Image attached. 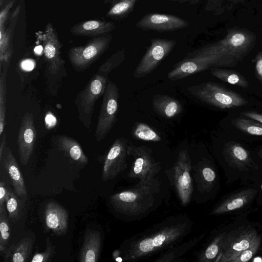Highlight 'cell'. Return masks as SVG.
I'll use <instances>...</instances> for the list:
<instances>
[{
	"label": "cell",
	"mask_w": 262,
	"mask_h": 262,
	"mask_svg": "<svg viewBox=\"0 0 262 262\" xmlns=\"http://www.w3.org/2000/svg\"><path fill=\"white\" fill-rule=\"evenodd\" d=\"M191 227L190 221L183 218L163 222L127 242L123 260H137L155 254L181 239L189 232Z\"/></svg>",
	"instance_id": "6da1fadb"
},
{
	"label": "cell",
	"mask_w": 262,
	"mask_h": 262,
	"mask_svg": "<svg viewBox=\"0 0 262 262\" xmlns=\"http://www.w3.org/2000/svg\"><path fill=\"white\" fill-rule=\"evenodd\" d=\"M219 160L227 185L239 182L247 186L262 179V167L249 150L236 141H229L223 144Z\"/></svg>",
	"instance_id": "7a4b0ae2"
},
{
	"label": "cell",
	"mask_w": 262,
	"mask_h": 262,
	"mask_svg": "<svg viewBox=\"0 0 262 262\" xmlns=\"http://www.w3.org/2000/svg\"><path fill=\"white\" fill-rule=\"evenodd\" d=\"M261 231L259 223L247 220V214L238 215L228 225L222 252L215 262H232L250 246Z\"/></svg>",
	"instance_id": "3957f363"
},
{
	"label": "cell",
	"mask_w": 262,
	"mask_h": 262,
	"mask_svg": "<svg viewBox=\"0 0 262 262\" xmlns=\"http://www.w3.org/2000/svg\"><path fill=\"white\" fill-rule=\"evenodd\" d=\"M155 182L151 184L136 185L135 187L110 196V203L114 210L127 216L137 215L145 212L155 201Z\"/></svg>",
	"instance_id": "277c9868"
},
{
	"label": "cell",
	"mask_w": 262,
	"mask_h": 262,
	"mask_svg": "<svg viewBox=\"0 0 262 262\" xmlns=\"http://www.w3.org/2000/svg\"><path fill=\"white\" fill-rule=\"evenodd\" d=\"M110 72L101 65L85 87L77 95L75 103L78 118L88 129H91L92 118L96 101L103 96Z\"/></svg>",
	"instance_id": "5b68a950"
},
{
	"label": "cell",
	"mask_w": 262,
	"mask_h": 262,
	"mask_svg": "<svg viewBox=\"0 0 262 262\" xmlns=\"http://www.w3.org/2000/svg\"><path fill=\"white\" fill-rule=\"evenodd\" d=\"M188 90L201 101L221 109L243 106L248 103L241 95L214 82H203L190 86Z\"/></svg>",
	"instance_id": "8992f818"
},
{
	"label": "cell",
	"mask_w": 262,
	"mask_h": 262,
	"mask_svg": "<svg viewBox=\"0 0 262 262\" xmlns=\"http://www.w3.org/2000/svg\"><path fill=\"white\" fill-rule=\"evenodd\" d=\"M257 186L252 184L226 194L215 206L210 214L215 215L249 213L250 209L256 203Z\"/></svg>",
	"instance_id": "52a82bcc"
},
{
	"label": "cell",
	"mask_w": 262,
	"mask_h": 262,
	"mask_svg": "<svg viewBox=\"0 0 262 262\" xmlns=\"http://www.w3.org/2000/svg\"><path fill=\"white\" fill-rule=\"evenodd\" d=\"M128 156H132L133 158V164L128 176L133 179H138L139 181L137 185L154 183L155 177L161 168L159 164L152 158L150 149L143 145L136 146L129 144Z\"/></svg>",
	"instance_id": "ba28073f"
},
{
	"label": "cell",
	"mask_w": 262,
	"mask_h": 262,
	"mask_svg": "<svg viewBox=\"0 0 262 262\" xmlns=\"http://www.w3.org/2000/svg\"><path fill=\"white\" fill-rule=\"evenodd\" d=\"M119 97L117 85L108 80L95 132V137L98 142L101 141L105 138L116 122Z\"/></svg>",
	"instance_id": "9c48e42d"
},
{
	"label": "cell",
	"mask_w": 262,
	"mask_h": 262,
	"mask_svg": "<svg viewBox=\"0 0 262 262\" xmlns=\"http://www.w3.org/2000/svg\"><path fill=\"white\" fill-rule=\"evenodd\" d=\"M112 37L110 34L93 38L83 46L71 48L69 61L77 71H83L97 60L107 49Z\"/></svg>",
	"instance_id": "30bf717a"
},
{
	"label": "cell",
	"mask_w": 262,
	"mask_h": 262,
	"mask_svg": "<svg viewBox=\"0 0 262 262\" xmlns=\"http://www.w3.org/2000/svg\"><path fill=\"white\" fill-rule=\"evenodd\" d=\"M254 43V36L243 30L229 31L221 41L215 43L221 52L234 65L250 51Z\"/></svg>",
	"instance_id": "8fae6325"
},
{
	"label": "cell",
	"mask_w": 262,
	"mask_h": 262,
	"mask_svg": "<svg viewBox=\"0 0 262 262\" xmlns=\"http://www.w3.org/2000/svg\"><path fill=\"white\" fill-rule=\"evenodd\" d=\"M176 44L173 40L154 39L137 66L133 76L139 78L151 73L166 58Z\"/></svg>",
	"instance_id": "7c38bea8"
},
{
	"label": "cell",
	"mask_w": 262,
	"mask_h": 262,
	"mask_svg": "<svg viewBox=\"0 0 262 262\" xmlns=\"http://www.w3.org/2000/svg\"><path fill=\"white\" fill-rule=\"evenodd\" d=\"M128 146L127 140L124 137L114 141L104 158L102 171L103 181L114 179L126 168Z\"/></svg>",
	"instance_id": "4fadbf2b"
},
{
	"label": "cell",
	"mask_w": 262,
	"mask_h": 262,
	"mask_svg": "<svg viewBox=\"0 0 262 262\" xmlns=\"http://www.w3.org/2000/svg\"><path fill=\"white\" fill-rule=\"evenodd\" d=\"M191 160L186 150L180 151L174 167V184L179 198L183 205L190 202L193 191L190 176Z\"/></svg>",
	"instance_id": "5bb4252c"
},
{
	"label": "cell",
	"mask_w": 262,
	"mask_h": 262,
	"mask_svg": "<svg viewBox=\"0 0 262 262\" xmlns=\"http://www.w3.org/2000/svg\"><path fill=\"white\" fill-rule=\"evenodd\" d=\"M41 39L48 70L50 74L57 75L63 68L65 62L60 55L61 45L57 33L50 23L46 25Z\"/></svg>",
	"instance_id": "9a60e30c"
},
{
	"label": "cell",
	"mask_w": 262,
	"mask_h": 262,
	"mask_svg": "<svg viewBox=\"0 0 262 262\" xmlns=\"http://www.w3.org/2000/svg\"><path fill=\"white\" fill-rule=\"evenodd\" d=\"M36 136L33 115L27 112L22 118L17 136L18 154L23 165L28 163L32 154Z\"/></svg>",
	"instance_id": "2e32d148"
},
{
	"label": "cell",
	"mask_w": 262,
	"mask_h": 262,
	"mask_svg": "<svg viewBox=\"0 0 262 262\" xmlns=\"http://www.w3.org/2000/svg\"><path fill=\"white\" fill-rule=\"evenodd\" d=\"M187 21L180 17L169 14L151 13L142 18L136 24L142 30L172 31L186 27Z\"/></svg>",
	"instance_id": "e0dca14e"
},
{
	"label": "cell",
	"mask_w": 262,
	"mask_h": 262,
	"mask_svg": "<svg viewBox=\"0 0 262 262\" xmlns=\"http://www.w3.org/2000/svg\"><path fill=\"white\" fill-rule=\"evenodd\" d=\"M45 220L47 227L57 235L67 231L69 216L67 210L59 204L50 202L45 208Z\"/></svg>",
	"instance_id": "ac0fdd59"
},
{
	"label": "cell",
	"mask_w": 262,
	"mask_h": 262,
	"mask_svg": "<svg viewBox=\"0 0 262 262\" xmlns=\"http://www.w3.org/2000/svg\"><path fill=\"white\" fill-rule=\"evenodd\" d=\"M11 181L14 191L19 196L26 198L27 191L18 163L9 147L7 145L1 161Z\"/></svg>",
	"instance_id": "d6986e66"
},
{
	"label": "cell",
	"mask_w": 262,
	"mask_h": 262,
	"mask_svg": "<svg viewBox=\"0 0 262 262\" xmlns=\"http://www.w3.org/2000/svg\"><path fill=\"white\" fill-rule=\"evenodd\" d=\"M100 232L88 229L85 233L82 246L79 252L80 262H97L99 260L101 249Z\"/></svg>",
	"instance_id": "ffe728a7"
},
{
	"label": "cell",
	"mask_w": 262,
	"mask_h": 262,
	"mask_svg": "<svg viewBox=\"0 0 262 262\" xmlns=\"http://www.w3.org/2000/svg\"><path fill=\"white\" fill-rule=\"evenodd\" d=\"M199 175L201 190L212 195L216 193L220 185L214 163L209 159H203Z\"/></svg>",
	"instance_id": "44dd1931"
},
{
	"label": "cell",
	"mask_w": 262,
	"mask_h": 262,
	"mask_svg": "<svg viewBox=\"0 0 262 262\" xmlns=\"http://www.w3.org/2000/svg\"><path fill=\"white\" fill-rule=\"evenodd\" d=\"M152 105L156 113L167 119L177 117L183 111V106L179 100L166 95H155Z\"/></svg>",
	"instance_id": "7402d4cb"
},
{
	"label": "cell",
	"mask_w": 262,
	"mask_h": 262,
	"mask_svg": "<svg viewBox=\"0 0 262 262\" xmlns=\"http://www.w3.org/2000/svg\"><path fill=\"white\" fill-rule=\"evenodd\" d=\"M115 28V25L113 22L91 20L73 26L70 32L75 35L92 36L109 33Z\"/></svg>",
	"instance_id": "603a6c76"
},
{
	"label": "cell",
	"mask_w": 262,
	"mask_h": 262,
	"mask_svg": "<svg viewBox=\"0 0 262 262\" xmlns=\"http://www.w3.org/2000/svg\"><path fill=\"white\" fill-rule=\"evenodd\" d=\"M228 225L217 230L210 241L200 252L198 261L200 262H215L220 255L223 247L225 235Z\"/></svg>",
	"instance_id": "cb8c5ba5"
},
{
	"label": "cell",
	"mask_w": 262,
	"mask_h": 262,
	"mask_svg": "<svg viewBox=\"0 0 262 262\" xmlns=\"http://www.w3.org/2000/svg\"><path fill=\"white\" fill-rule=\"evenodd\" d=\"M58 149L69 158L80 164H86L88 159L79 143L75 139L64 135L57 137Z\"/></svg>",
	"instance_id": "d4e9b609"
},
{
	"label": "cell",
	"mask_w": 262,
	"mask_h": 262,
	"mask_svg": "<svg viewBox=\"0 0 262 262\" xmlns=\"http://www.w3.org/2000/svg\"><path fill=\"white\" fill-rule=\"evenodd\" d=\"M33 247L31 238L25 237L16 244L10 246L4 252L5 261L26 262L28 261Z\"/></svg>",
	"instance_id": "484cf974"
},
{
	"label": "cell",
	"mask_w": 262,
	"mask_h": 262,
	"mask_svg": "<svg viewBox=\"0 0 262 262\" xmlns=\"http://www.w3.org/2000/svg\"><path fill=\"white\" fill-rule=\"evenodd\" d=\"M211 74L228 84L246 88L249 85L247 79L239 73L231 70L212 68Z\"/></svg>",
	"instance_id": "4316f807"
},
{
	"label": "cell",
	"mask_w": 262,
	"mask_h": 262,
	"mask_svg": "<svg viewBox=\"0 0 262 262\" xmlns=\"http://www.w3.org/2000/svg\"><path fill=\"white\" fill-rule=\"evenodd\" d=\"M204 234H201L189 240L188 242L179 246L172 248L165 253H162L155 261L158 262L172 261L184 254L187 251L192 248L204 237Z\"/></svg>",
	"instance_id": "83f0119b"
},
{
	"label": "cell",
	"mask_w": 262,
	"mask_h": 262,
	"mask_svg": "<svg viewBox=\"0 0 262 262\" xmlns=\"http://www.w3.org/2000/svg\"><path fill=\"white\" fill-rule=\"evenodd\" d=\"M10 62L4 63L0 69V137L3 135L6 125V76Z\"/></svg>",
	"instance_id": "f1b7e54d"
},
{
	"label": "cell",
	"mask_w": 262,
	"mask_h": 262,
	"mask_svg": "<svg viewBox=\"0 0 262 262\" xmlns=\"http://www.w3.org/2000/svg\"><path fill=\"white\" fill-rule=\"evenodd\" d=\"M132 135L136 139L147 142H160L161 138L151 127L143 122H136L132 131Z\"/></svg>",
	"instance_id": "f546056e"
},
{
	"label": "cell",
	"mask_w": 262,
	"mask_h": 262,
	"mask_svg": "<svg viewBox=\"0 0 262 262\" xmlns=\"http://www.w3.org/2000/svg\"><path fill=\"white\" fill-rule=\"evenodd\" d=\"M11 32V30L8 29L5 31L3 28L1 27L0 69L4 63L10 62L13 54Z\"/></svg>",
	"instance_id": "4dcf8cb0"
},
{
	"label": "cell",
	"mask_w": 262,
	"mask_h": 262,
	"mask_svg": "<svg viewBox=\"0 0 262 262\" xmlns=\"http://www.w3.org/2000/svg\"><path fill=\"white\" fill-rule=\"evenodd\" d=\"M231 123L235 128L245 134L262 136V123L257 121L236 118L232 120Z\"/></svg>",
	"instance_id": "1f68e13d"
},
{
	"label": "cell",
	"mask_w": 262,
	"mask_h": 262,
	"mask_svg": "<svg viewBox=\"0 0 262 262\" xmlns=\"http://www.w3.org/2000/svg\"><path fill=\"white\" fill-rule=\"evenodd\" d=\"M18 197L15 192L10 190L6 200V207L12 222L18 221L21 215V203Z\"/></svg>",
	"instance_id": "d6a6232c"
},
{
	"label": "cell",
	"mask_w": 262,
	"mask_h": 262,
	"mask_svg": "<svg viewBox=\"0 0 262 262\" xmlns=\"http://www.w3.org/2000/svg\"><path fill=\"white\" fill-rule=\"evenodd\" d=\"M137 0H120L113 5L107 15L113 18L124 16L132 11Z\"/></svg>",
	"instance_id": "836d02e7"
},
{
	"label": "cell",
	"mask_w": 262,
	"mask_h": 262,
	"mask_svg": "<svg viewBox=\"0 0 262 262\" xmlns=\"http://www.w3.org/2000/svg\"><path fill=\"white\" fill-rule=\"evenodd\" d=\"M261 250L262 231L250 246L236 257L232 262L249 261Z\"/></svg>",
	"instance_id": "e575fe53"
},
{
	"label": "cell",
	"mask_w": 262,
	"mask_h": 262,
	"mask_svg": "<svg viewBox=\"0 0 262 262\" xmlns=\"http://www.w3.org/2000/svg\"><path fill=\"white\" fill-rule=\"evenodd\" d=\"M0 251L4 252L7 248L10 237V227L6 212L0 213Z\"/></svg>",
	"instance_id": "d590c367"
},
{
	"label": "cell",
	"mask_w": 262,
	"mask_h": 262,
	"mask_svg": "<svg viewBox=\"0 0 262 262\" xmlns=\"http://www.w3.org/2000/svg\"><path fill=\"white\" fill-rule=\"evenodd\" d=\"M55 254V247L48 237L46 239V247L45 251L39 252L36 249L34 256L31 260V262H48Z\"/></svg>",
	"instance_id": "8d00e7d4"
},
{
	"label": "cell",
	"mask_w": 262,
	"mask_h": 262,
	"mask_svg": "<svg viewBox=\"0 0 262 262\" xmlns=\"http://www.w3.org/2000/svg\"><path fill=\"white\" fill-rule=\"evenodd\" d=\"M10 189H8L3 181L0 182V213L6 212V200L9 194Z\"/></svg>",
	"instance_id": "74e56055"
},
{
	"label": "cell",
	"mask_w": 262,
	"mask_h": 262,
	"mask_svg": "<svg viewBox=\"0 0 262 262\" xmlns=\"http://www.w3.org/2000/svg\"><path fill=\"white\" fill-rule=\"evenodd\" d=\"M254 63L256 75L262 84V51L256 54Z\"/></svg>",
	"instance_id": "f35d334b"
},
{
	"label": "cell",
	"mask_w": 262,
	"mask_h": 262,
	"mask_svg": "<svg viewBox=\"0 0 262 262\" xmlns=\"http://www.w3.org/2000/svg\"><path fill=\"white\" fill-rule=\"evenodd\" d=\"M243 116L255 120L262 123V114L252 111H246L241 113Z\"/></svg>",
	"instance_id": "ab89813d"
},
{
	"label": "cell",
	"mask_w": 262,
	"mask_h": 262,
	"mask_svg": "<svg viewBox=\"0 0 262 262\" xmlns=\"http://www.w3.org/2000/svg\"><path fill=\"white\" fill-rule=\"evenodd\" d=\"M258 193L256 199V204L262 208V179L257 183Z\"/></svg>",
	"instance_id": "60d3db41"
},
{
	"label": "cell",
	"mask_w": 262,
	"mask_h": 262,
	"mask_svg": "<svg viewBox=\"0 0 262 262\" xmlns=\"http://www.w3.org/2000/svg\"><path fill=\"white\" fill-rule=\"evenodd\" d=\"M7 146L6 136L5 133H3L2 137H1L0 141V161L2 159L4 151Z\"/></svg>",
	"instance_id": "b9f144b4"
},
{
	"label": "cell",
	"mask_w": 262,
	"mask_h": 262,
	"mask_svg": "<svg viewBox=\"0 0 262 262\" xmlns=\"http://www.w3.org/2000/svg\"><path fill=\"white\" fill-rule=\"evenodd\" d=\"M113 258L114 260L118 262L122 261L123 258L120 256L121 251L120 250L117 249L114 251L113 252Z\"/></svg>",
	"instance_id": "7bdbcfd3"
},
{
	"label": "cell",
	"mask_w": 262,
	"mask_h": 262,
	"mask_svg": "<svg viewBox=\"0 0 262 262\" xmlns=\"http://www.w3.org/2000/svg\"><path fill=\"white\" fill-rule=\"evenodd\" d=\"M256 158L254 160L262 167V148H260L256 152Z\"/></svg>",
	"instance_id": "ee69618b"
},
{
	"label": "cell",
	"mask_w": 262,
	"mask_h": 262,
	"mask_svg": "<svg viewBox=\"0 0 262 262\" xmlns=\"http://www.w3.org/2000/svg\"><path fill=\"white\" fill-rule=\"evenodd\" d=\"M174 1H179V2H186V1H196L198 0H172Z\"/></svg>",
	"instance_id": "f6af8a7d"
},
{
	"label": "cell",
	"mask_w": 262,
	"mask_h": 262,
	"mask_svg": "<svg viewBox=\"0 0 262 262\" xmlns=\"http://www.w3.org/2000/svg\"><path fill=\"white\" fill-rule=\"evenodd\" d=\"M110 2H111L113 5L118 2L120 0H108Z\"/></svg>",
	"instance_id": "bcb514c9"
},
{
	"label": "cell",
	"mask_w": 262,
	"mask_h": 262,
	"mask_svg": "<svg viewBox=\"0 0 262 262\" xmlns=\"http://www.w3.org/2000/svg\"><path fill=\"white\" fill-rule=\"evenodd\" d=\"M239 1H243V0H239Z\"/></svg>",
	"instance_id": "7dc6e473"
}]
</instances>
